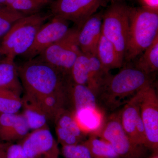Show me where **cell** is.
<instances>
[{
    "mask_svg": "<svg viewBox=\"0 0 158 158\" xmlns=\"http://www.w3.org/2000/svg\"><path fill=\"white\" fill-rule=\"evenodd\" d=\"M25 16L5 5L0 6V38L8 33L15 23Z\"/></svg>",
    "mask_w": 158,
    "mask_h": 158,
    "instance_id": "obj_26",
    "label": "cell"
},
{
    "mask_svg": "<svg viewBox=\"0 0 158 158\" xmlns=\"http://www.w3.org/2000/svg\"><path fill=\"white\" fill-rule=\"evenodd\" d=\"M95 56L102 67L109 72L121 68L123 61L119 57L113 44L102 34L97 47Z\"/></svg>",
    "mask_w": 158,
    "mask_h": 158,
    "instance_id": "obj_18",
    "label": "cell"
},
{
    "mask_svg": "<svg viewBox=\"0 0 158 158\" xmlns=\"http://www.w3.org/2000/svg\"><path fill=\"white\" fill-rule=\"evenodd\" d=\"M5 58H6V57L3 56L2 54V52H1V49H0V62L2 61L3 59H5Z\"/></svg>",
    "mask_w": 158,
    "mask_h": 158,
    "instance_id": "obj_32",
    "label": "cell"
},
{
    "mask_svg": "<svg viewBox=\"0 0 158 158\" xmlns=\"http://www.w3.org/2000/svg\"><path fill=\"white\" fill-rule=\"evenodd\" d=\"M68 103L71 105L72 112L87 108H98L97 97L90 88L85 85L74 83L69 77L66 83Z\"/></svg>",
    "mask_w": 158,
    "mask_h": 158,
    "instance_id": "obj_15",
    "label": "cell"
},
{
    "mask_svg": "<svg viewBox=\"0 0 158 158\" xmlns=\"http://www.w3.org/2000/svg\"><path fill=\"white\" fill-rule=\"evenodd\" d=\"M139 92L125 105L120 113V120L123 127L129 138L134 143L141 145L139 144L136 129L137 118L140 113Z\"/></svg>",
    "mask_w": 158,
    "mask_h": 158,
    "instance_id": "obj_17",
    "label": "cell"
},
{
    "mask_svg": "<svg viewBox=\"0 0 158 158\" xmlns=\"http://www.w3.org/2000/svg\"><path fill=\"white\" fill-rule=\"evenodd\" d=\"M62 153L64 158H93L88 148L83 143L62 146Z\"/></svg>",
    "mask_w": 158,
    "mask_h": 158,
    "instance_id": "obj_28",
    "label": "cell"
},
{
    "mask_svg": "<svg viewBox=\"0 0 158 158\" xmlns=\"http://www.w3.org/2000/svg\"><path fill=\"white\" fill-rule=\"evenodd\" d=\"M5 158H27L20 143L4 144Z\"/></svg>",
    "mask_w": 158,
    "mask_h": 158,
    "instance_id": "obj_29",
    "label": "cell"
},
{
    "mask_svg": "<svg viewBox=\"0 0 158 158\" xmlns=\"http://www.w3.org/2000/svg\"><path fill=\"white\" fill-rule=\"evenodd\" d=\"M30 131V128L23 114L18 113L6 141L10 142L20 141L27 135Z\"/></svg>",
    "mask_w": 158,
    "mask_h": 158,
    "instance_id": "obj_27",
    "label": "cell"
},
{
    "mask_svg": "<svg viewBox=\"0 0 158 158\" xmlns=\"http://www.w3.org/2000/svg\"><path fill=\"white\" fill-rule=\"evenodd\" d=\"M151 158H158V156H154L153 157Z\"/></svg>",
    "mask_w": 158,
    "mask_h": 158,
    "instance_id": "obj_35",
    "label": "cell"
},
{
    "mask_svg": "<svg viewBox=\"0 0 158 158\" xmlns=\"http://www.w3.org/2000/svg\"><path fill=\"white\" fill-rule=\"evenodd\" d=\"M50 11L26 16L17 21L3 37L0 45L4 56L14 60L30 48L41 26L52 16Z\"/></svg>",
    "mask_w": 158,
    "mask_h": 158,
    "instance_id": "obj_4",
    "label": "cell"
},
{
    "mask_svg": "<svg viewBox=\"0 0 158 158\" xmlns=\"http://www.w3.org/2000/svg\"><path fill=\"white\" fill-rule=\"evenodd\" d=\"M53 0H6L5 6L25 16L39 13Z\"/></svg>",
    "mask_w": 158,
    "mask_h": 158,
    "instance_id": "obj_23",
    "label": "cell"
},
{
    "mask_svg": "<svg viewBox=\"0 0 158 158\" xmlns=\"http://www.w3.org/2000/svg\"><path fill=\"white\" fill-rule=\"evenodd\" d=\"M152 83L150 75L135 66H127L110 76L98 97L106 107L115 110Z\"/></svg>",
    "mask_w": 158,
    "mask_h": 158,
    "instance_id": "obj_2",
    "label": "cell"
},
{
    "mask_svg": "<svg viewBox=\"0 0 158 158\" xmlns=\"http://www.w3.org/2000/svg\"><path fill=\"white\" fill-rule=\"evenodd\" d=\"M2 144V142H1V140H0V145H1V144Z\"/></svg>",
    "mask_w": 158,
    "mask_h": 158,
    "instance_id": "obj_36",
    "label": "cell"
},
{
    "mask_svg": "<svg viewBox=\"0 0 158 158\" xmlns=\"http://www.w3.org/2000/svg\"><path fill=\"white\" fill-rule=\"evenodd\" d=\"M17 68L24 94L33 101L65 89L68 77L37 58L25 60Z\"/></svg>",
    "mask_w": 158,
    "mask_h": 158,
    "instance_id": "obj_1",
    "label": "cell"
},
{
    "mask_svg": "<svg viewBox=\"0 0 158 158\" xmlns=\"http://www.w3.org/2000/svg\"><path fill=\"white\" fill-rule=\"evenodd\" d=\"M58 142L62 145H72L83 142L86 136L79 127L71 110H61L54 120Z\"/></svg>",
    "mask_w": 158,
    "mask_h": 158,
    "instance_id": "obj_13",
    "label": "cell"
},
{
    "mask_svg": "<svg viewBox=\"0 0 158 158\" xmlns=\"http://www.w3.org/2000/svg\"><path fill=\"white\" fill-rule=\"evenodd\" d=\"M82 143L88 148L93 158H119L112 145L97 135H90Z\"/></svg>",
    "mask_w": 158,
    "mask_h": 158,
    "instance_id": "obj_22",
    "label": "cell"
},
{
    "mask_svg": "<svg viewBox=\"0 0 158 158\" xmlns=\"http://www.w3.org/2000/svg\"><path fill=\"white\" fill-rule=\"evenodd\" d=\"M102 12L91 15L78 29L79 48L84 53L95 55L97 47L102 35Z\"/></svg>",
    "mask_w": 158,
    "mask_h": 158,
    "instance_id": "obj_14",
    "label": "cell"
},
{
    "mask_svg": "<svg viewBox=\"0 0 158 158\" xmlns=\"http://www.w3.org/2000/svg\"><path fill=\"white\" fill-rule=\"evenodd\" d=\"M140 114L145 129L146 148L157 151L158 148V98L152 85L139 92Z\"/></svg>",
    "mask_w": 158,
    "mask_h": 158,
    "instance_id": "obj_10",
    "label": "cell"
},
{
    "mask_svg": "<svg viewBox=\"0 0 158 158\" xmlns=\"http://www.w3.org/2000/svg\"><path fill=\"white\" fill-rule=\"evenodd\" d=\"M141 54L135 66L149 75L157 71L158 37Z\"/></svg>",
    "mask_w": 158,
    "mask_h": 158,
    "instance_id": "obj_24",
    "label": "cell"
},
{
    "mask_svg": "<svg viewBox=\"0 0 158 158\" xmlns=\"http://www.w3.org/2000/svg\"><path fill=\"white\" fill-rule=\"evenodd\" d=\"M0 158H5V151L4 144L0 145Z\"/></svg>",
    "mask_w": 158,
    "mask_h": 158,
    "instance_id": "obj_31",
    "label": "cell"
},
{
    "mask_svg": "<svg viewBox=\"0 0 158 158\" xmlns=\"http://www.w3.org/2000/svg\"><path fill=\"white\" fill-rule=\"evenodd\" d=\"M22 107L20 94L8 88H0V113L18 114Z\"/></svg>",
    "mask_w": 158,
    "mask_h": 158,
    "instance_id": "obj_25",
    "label": "cell"
},
{
    "mask_svg": "<svg viewBox=\"0 0 158 158\" xmlns=\"http://www.w3.org/2000/svg\"><path fill=\"white\" fill-rule=\"evenodd\" d=\"M70 28L68 21L52 16L41 26L31 47L21 56L24 61L36 58L49 47L63 38Z\"/></svg>",
    "mask_w": 158,
    "mask_h": 158,
    "instance_id": "obj_11",
    "label": "cell"
},
{
    "mask_svg": "<svg viewBox=\"0 0 158 158\" xmlns=\"http://www.w3.org/2000/svg\"><path fill=\"white\" fill-rule=\"evenodd\" d=\"M0 88H8L21 94L23 88L14 60L6 58L0 62Z\"/></svg>",
    "mask_w": 158,
    "mask_h": 158,
    "instance_id": "obj_21",
    "label": "cell"
},
{
    "mask_svg": "<svg viewBox=\"0 0 158 158\" xmlns=\"http://www.w3.org/2000/svg\"><path fill=\"white\" fill-rule=\"evenodd\" d=\"M110 75L95 55L81 52L74 63L69 78L76 84L87 86L98 96Z\"/></svg>",
    "mask_w": 158,
    "mask_h": 158,
    "instance_id": "obj_7",
    "label": "cell"
},
{
    "mask_svg": "<svg viewBox=\"0 0 158 158\" xmlns=\"http://www.w3.org/2000/svg\"><path fill=\"white\" fill-rule=\"evenodd\" d=\"M131 7L123 1L111 2L103 12L102 34L113 44L124 62L127 46Z\"/></svg>",
    "mask_w": 158,
    "mask_h": 158,
    "instance_id": "obj_5",
    "label": "cell"
},
{
    "mask_svg": "<svg viewBox=\"0 0 158 158\" xmlns=\"http://www.w3.org/2000/svg\"><path fill=\"white\" fill-rule=\"evenodd\" d=\"M108 2H116V1H123L124 2L125 0H107Z\"/></svg>",
    "mask_w": 158,
    "mask_h": 158,
    "instance_id": "obj_34",
    "label": "cell"
},
{
    "mask_svg": "<svg viewBox=\"0 0 158 158\" xmlns=\"http://www.w3.org/2000/svg\"><path fill=\"white\" fill-rule=\"evenodd\" d=\"M19 143L27 158H59L58 142L49 127L32 131Z\"/></svg>",
    "mask_w": 158,
    "mask_h": 158,
    "instance_id": "obj_12",
    "label": "cell"
},
{
    "mask_svg": "<svg viewBox=\"0 0 158 158\" xmlns=\"http://www.w3.org/2000/svg\"><path fill=\"white\" fill-rule=\"evenodd\" d=\"M158 37V10L131 7L129 29L124 61H132Z\"/></svg>",
    "mask_w": 158,
    "mask_h": 158,
    "instance_id": "obj_3",
    "label": "cell"
},
{
    "mask_svg": "<svg viewBox=\"0 0 158 158\" xmlns=\"http://www.w3.org/2000/svg\"><path fill=\"white\" fill-rule=\"evenodd\" d=\"M78 31L77 27L70 28L63 38L36 58L52 65L64 76L69 77L76 59L81 52L78 44Z\"/></svg>",
    "mask_w": 158,
    "mask_h": 158,
    "instance_id": "obj_6",
    "label": "cell"
},
{
    "mask_svg": "<svg viewBox=\"0 0 158 158\" xmlns=\"http://www.w3.org/2000/svg\"><path fill=\"white\" fill-rule=\"evenodd\" d=\"M95 135L108 141L119 157L142 158L146 151V148L134 143L127 135L121 124L120 113L110 116Z\"/></svg>",
    "mask_w": 158,
    "mask_h": 158,
    "instance_id": "obj_8",
    "label": "cell"
},
{
    "mask_svg": "<svg viewBox=\"0 0 158 158\" xmlns=\"http://www.w3.org/2000/svg\"></svg>",
    "mask_w": 158,
    "mask_h": 158,
    "instance_id": "obj_37",
    "label": "cell"
},
{
    "mask_svg": "<svg viewBox=\"0 0 158 158\" xmlns=\"http://www.w3.org/2000/svg\"><path fill=\"white\" fill-rule=\"evenodd\" d=\"M6 0H0V6L5 5Z\"/></svg>",
    "mask_w": 158,
    "mask_h": 158,
    "instance_id": "obj_33",
    "label": "cell"
},
{
    "mask_svg": "<svg viewBox=\"0 0 158 158\" xmlns=\"http://www.w3.org/2000/svg\"><path fill=\"white\" fill-rule=\"evenodd\" d=\"M35 102L45 114L48 120L54 121L58 113L66 108L68 104L66 86L64 90L47 95Z\"/></svg>",
    "mask_w": 158,
    "mask_h": 158,
    "instance_id": "obj_19",
    "label": "cell"
},
{
    "mask_svg": "<svg viewBox=\"0 0 158 158\" xmlns=\"http://www.w3.org/2000/svg\"><path fill=\"white\" fill-rule=\"evenodd\" d=\"M79 127L84 135H97L104 123V115L99 108H87L72 112Z\"/></svg>",
    "mask_w": 158,
    "mask_h": 158,
    "instance_id": "obj_16",
    "label": "cell"
},
{
    "mask_svg": "<svg viewBox=\"0 0 158 158\" xmlns=\"http://www.w3.org/2000/svg\"><path fill=\"white\" fill-rule=\"evenodd\" d=\"M108 2L107 0H53L50 11L53 16L72 22L79 29L100 7Z\"/></svg>",
    "mask_w": 158,
    "mask_h": 158,
    "instance_id": "obj_9",
    "label": "cell"
},
{
    "mask_svg": "<svg viewBox=\"0 0 158 158\" xmlns=\"http://www.w3.org/2000/svg\"><path fill=\"white\" fill-rule=\"evenodd\" d=\"M141 1L143 6L158 10V0H141Z\"/></svg>",
    "mask_w": 158,
    "mask_h": 158,
    "instance_id": "obj_30",
    "label": "cell"
},
{
    "mask_svg": "<svg viewBox=\"0 0 158 158\" xmlns=\"http://www.w3.org/2000/svg\"><path fill=\"white\" fill-rule=\"evenodd\" d=\"M22 99L23 112L30 130L35 131L48 128V118L35 102L31 100L26 95Z\"/></svg>",
    "mask_w": 158,
    "mask_h": 158,
    "instance_id": "obj_20",
    "label": "cell"
}]
</instances>
